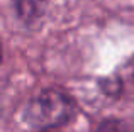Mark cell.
<instances>
[{
  "label": "cell",
  "mask_w": 134,
  "mask_h": 132,
  "mask_svg": "<svg viewBox=\"0 0 134 132\" xmlns=\"http://www.w3.org/2000/svg\"><path fill=\"white\" fill-rule=\"evenodd\" d=\"M41 132H49V130H41Z\"/></svg>",
  "instance_id": "cell-4"
},
{
  "label": "cell",
  "mask_w": 134,
  "mask_h": 132,
  "mask_svg": "<svg viewBox=\"0 0 134 132\" xmlns=\"http://www.w3.org/2000/svg\"><path fill=\"white\" fill-rule=\"evenodd\" d=\"M2 58H3V54H2V44H0V64H2Z\"/></svg>",
  "instance_id": "cell-3"
},
{
  "label": "cell",
  "mask_w": 134,
  "mask_h": 132,
  "mask_svg": "<svg viewBox=\"0 0 134 132\" xmlns=\"http://www.w3.org/2000/svg\"><path fill=\"white\" fill-rule=\"evenodd\" d=\"M76 115V105L66 93L54 88L37 93L24 110V120L31 127L49 130L68 124Z\"/></svg>",
  "instance_id": "cell-1"
},
{
  "label": "cell",
  "mask_w": 134,
  "mask_h": 132,
  "mask_svg": "<svg viewBox=\"0 0 134 132\" xmlns=\"http://www.w3.org/2000/svg\"><path fill=\"white\" fill-rule=\"evenodd\" d=\"M49 0H14L15 14L24 24L32 26L44 17Z\"/></svg>",
  "instance_id": "cell-2"
}]
</instances>
